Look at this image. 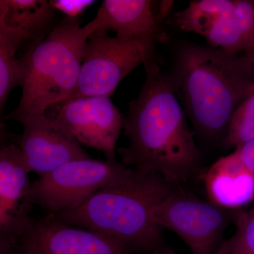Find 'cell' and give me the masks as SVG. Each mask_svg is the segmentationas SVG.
Listing matches in <instances>:
<instances>
[{"instance_id":"obj_13","label":"cell","mask_w":254,"mask_h":254,"mask_svg":"<svg viewBox=\"0 0 254 254\" xmlns=\"http://www.w3.org/2000/svg\"><path fill=\"white\" fill-rule=\"evenodd\" d=\"M95 17L100 21L98 29L116 32V36L121 39L152 40L158 43L165 38L151 1L105 0Z\"/></svg>"},{"instance_id":"obj_9","label":"cell","mask_w":254,"mask_h":254,"mask_svg":"<svg viewBox=\"0 0 254 254\" xmlns=\"http://www.w3.org/2000/svg\"><path fill=\"white\" fill-rule=\"evenodd\" d=\"M59 106L58 113L50 117L64 131L81 145L101 151L107 160H116L123 117L110 97L80 98Z\"/></svg>"},{"instance_id":"obj_4","label":"cell","mask_w":254,"mask_h":254,"mask_svg":"<svg viewBox=\"0 0 254 254\" xmlns=\"http://www.w3.org/2000/svg\"><path fill=\"white\" fill-rule=\"evenodd\" d=\"M78 18L64 17L32 52L29 72L17 108L4 120L45 115L67 100L79 78L88 38L100 27L95 17L81 26Z\"/></svg>"},{"instance_id":"obj_17","label":"cell","mask_w":254,"mask_h":254,"mask_svg":"<svg viewBox=\"0 0 254 254\" xmlns=\"http://www.w3.org/2000/svg\"><path fill=\"white\" fill-rule=\"evenodd\" d=\"M236 0H199L175 14L180 29L203 36L219 18L234 7Z\"/></svg>"},{"instance_id":"obj_15","label":"cell","mask_w":254,"mask_h":254,"mask_svg":"<svg viewBox=\"0 0 254 254\" xmlns=\"http://www.w3.org/2000/svg\"><path fill=\"white\" fill-rule=\"evenodd\" d=\"M58 10L46 0H1L0 20L22 32L31 48L53 31Z\"/></svg>"},{"instance_id":"obj_19","label":"cell","mask_w":254,"mask_h":254,"mask_svg":"<svg viewBox=\"0 0 254 254\" xmlns=\"http://www.w3.org/2000/svg\"><path fill=\"white\" fill-rule=\"evenodd\" d=\"M235 223V233L224 242L217 254H254V207L239 212Z\"/></svg>"},{"instance_id":"obj_8","label":"cell","mask_w":254,"mask_h":254,"mask_svg":"<svg viewBox=\"0 0 254 254\" xmlns=\"http://www.w3.org/2000/svg\"><path fill=\"white\" fill-rule=\"evenodd\" d=\"M27 165L19 145L1 143L0 150V251L20 243L33 219V202Z\"/></svg>"},{"instance_id":"obj_3","label":"cell","mask_w":254,"mask_h":254,"mask_svg":"<svg viewBox=\"0 0 254 254\" xmlns=\"http://www.w3.org/2000/svg\"><path fill=\"white\" fill-rule=\"evenodd\" d=\"M176 187L157 174L133 171L123 185L98 190L76 208L55 215L68 225L156 254L164 251L163 229L152 220V211Z\"/></svg>"},{"instance_id":"obj_23","label":"cell","mask_w":254,"mask_h":254,"mask_svg":"<svg viewBox=\"0 0 254 254\" xmlns=\"http://www.w3.org/2000/svg\"><path fill=\"white\" fill-rule=\"evenodd\" d=\"M248 60L249 63H250L251 68H252V71L254 74V48L250 51L247 52V53L244 54Z\"/></svg>"},{"instance_id":"obj_18","label":"cell","mask_w":254,"mask_h":254,"mask_svg":"<svg viewBox=\"0 0 254 254\" xmlns=\"http://www.w3.org/2000/svg\"><path fill=\"white\" fill-rule=\"evenodd\" d=\"M254 141V84L232 115L224 144L236 149Z\"/></svg>"},{"instance_id":"obj_16","label":"cell","mask_w":254,"mask_h":254,"mask_svg":"<svg viewBox=\"0 0 254 254\" xmlns=\"http://www.w3.org/2000/svg\"><path fill=\"white\" fill-rule=\"evenodd\" d=\"M24 43L22 32L7 26L0 20V111H4L6 100L16 87L23 86L29 72L33 48L28 50L19 59L16 55Z\"/></svg>"},{"instance_id":"obj_2","label":"cell","mask_w":254,"mask_h":254,"mask_svg":"<svg viewBox=\"0 0 254 254\" xmlns=\"http://www.w3.org/2000/svg\"><path fill=\"white\" fill-rule=\"evenodd\" d=\"M168 74L195 135L205 141L225 139L232 115L254 84L245 55L193 43L177 50Z\"/></svg>"},{"instance_id":"obj_24","label":"cell","mask_w":254,"mask_h":254,"mask_svg":"<svg viewBox=\"0 0 254 254\" xmlns=\"http://www.w3.org/2000/svg\"><path fill=\"white\" fill-rule=\"evenodd\" d=\"M154 254H176L174 253L173 252H170V251H162V252H158V253Z\"/></svg>"},{"instance_id":"obj_7","label":"cell","mask_w":254,"mask_h":254,"mask_svg":"<svg viewBox=\"0 0 254 254\" xmlns=\"http://www.w3.org/2000/svg\"><path fill=\"white\" fill-rule=\"evenodd\" d=\"M240 211L222 208L178 186L153 208L151 217L180 237L192 254H217L225 241L224 232Z\"/></svg>"},{"instance_id":"obj_5","label":"cell","mask_w":254,"mask_h":254,"mask_svg":"<svg viewBox=\"0 0 254 254\" xmlns=\"http://www.w3.org/2000/svg\"><path fill=\"white\" fill-rule=\"evenodd\" d=\"M156 43L152 40L121 39L98 28L87 41L76 89L63 103L87 97L110 98L119 83L137 66L159 61Z\"/></svg>"},{"instance_id":"obj_21","label":"cell","mask_w":254,"mask_h":254,"mask_svg":"<svg viewBox=\"0 0 254 254\" xmlns=\"http://www.w3.org/2000/svg\"><path fill=\"white\" fill-rule=\"evenodd\" d=\"M235 152L245 168L254 177V141L238 147Z\"/></svg>"},{"instance_id":"obj_20","label":"cell","mask_w":254,"mask_h":254,"mask_svg":"<svg viewBox=\"0 0 254 254\" xmlns=\"http://www.w3.org/2000/svg\"><path fill=\"white\" fill-rule=\"evenodd\" d=\"M50 4L58 11L71 18H78L85 9L93 4L94 1L89 0H54Z\"/></svg>"},{"instance_id":"obj_12","label":"cell","mask_w":254,"mask_h":254,"mask_svg":"<svg viewBox=\"0 0 254 254\" xmlns=\"http://www.w3.org/2000/svg\"><path fill=\"white\" fill-rule=\"evenodd\" d=\"M208 200L231 210L254 201V177L235 151L219 158L200 174Z\"/></svg>"},{"instance_id":"obj_11","label":"cell","mask_w":254,"mask_h":254,"mask_svg":"<svg viewBox=\"0 0 254 254\" xmlns=\"http://www.w3.org/2000/svg\"><path fill=\"white\" fill-rule=\"evenodd\" d=\"M16 121L23 126L18 145L31 173L41 176L68 162L90 158L82 145L46 114L26 115Z\"/></svg>"},{"instance_id":"obj_10","label":"cell","mask_w":254,"mask_h":254,"mask_svg":"<svg viewBox=\"0 0 254 254\" xmlns=\"http://www.w3.org/2000/svg\"><path fill=\"white\" fill-rule=\"evenodd\" d=\"M19 244L27 254H134L136 250L103 234L68 225L49 213L33 220Z\"/></svg>"},{"instance_id":"obj_1","label":"cell","mask_w":254,"mask_h":254,"mask_svg":"<svg viewBox=\"0 0 254 254\" xmlns=\"http://www.w3.org/2000/svg\"><path fill=\"white\" fill-rule=\"evenodd\" d=\"M144 66V83L123 117L128 145L118 153L136 173L157 174L181 186L203 173L201 153L168 73L160 61Z\"/></svg>"},{"instance_id":"obj_22","label":"cell","mask_w":254,"mask_h":254,"mask_svg":"<svg viewBox=\"0 0 254 254\" xmlns=\"http://www.w3.org/2000/svg\"><path fill=\"white\" fill-rule=\"evenodd\" d=\"M0 254H27V253L23 250L20 244H18V245L7 250L0 251Z\"/></svg>"},{"instance_id":"obj_6","label":"cell","mask_w":254,"mask_h":254,"mask_svg":"<svg viewBox=\"0 0 254 254\" xmlns=\"http://www.w3.org/2000/svg\"><path fill=\"white\" fill-rule=\"evenodd\" d=\"M133 173L116 160H73L33 182V202L56 215L65 209L76 208L98 190L123 185Z\"/></svg>"},{"instance_id":"obj_14","label":"cell","mask_w":254,"mask_h":254,"mask_svg":"<svg viewBox=\"0 0 254 254\" xmlns=\"http://www.w3.org/2000/svg\"><path fill=\"white\" fill-rule=\"evenodd\" d=\"M203 38L213 48L243 54L254 48V1L236 0L235 6L222 15Z\"/></svg>"}]
</instances>
